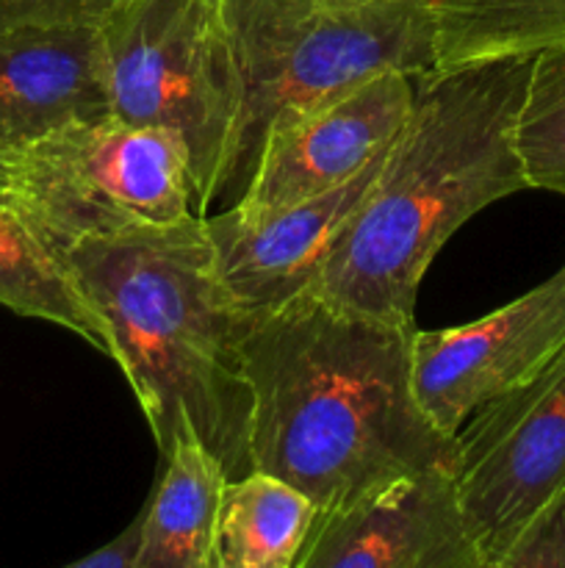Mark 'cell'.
<instances>
[{
    "mask_svg": "<svg viewBox=\"0 0 565 568\" xmlns=\"http://www.w3.org/2000/svg\"><path fill=\"white\" fill-rule=\"evenodd\" d=\"M413 331L308 292L247 322L253 466L308 494L316 519L410 471L452 466L454 438L410 383Z\"/></svg>",
    "mask_w": 565,
    "mask_h": 568,
    "instance_id": "cell-1",
    "label": "cell"
},
{
    "mask_svg": "<svg viewBox=\"0 0 565 568\" xmlns=\"http://www.w3.org/2000/svg\"><path fill=\"white\" fill-rule=\"evenodd\" d=\"M532 55L415 78L408 125L388 150L308 294L399 327L443 244L487 205L530 189L515 125Z\"/></svg>",
    "mask_w": 565,
    "mask_h": 568,
    "instance_id": "cell-2",
    "label": "cell"
},
{
    "mask_svg": "<svg viewBox=\"0 0 565 568\" xmlns=\"http://www.w3.org/2000/svg\"><path fill=\"white\" fill-rule=\"evenodd\" d=\"M61 261L131 383L161 458L192 430L227 480L249 475L253 388L242 355L249 320L216 275L203 216L81 239Z\"/></svg>",
    "mask_w": 565,
    "mask_h": 568,
    "instance_id": "cell-3",
    "label": "cell"
},
{
    "mask_svg": "<svg viewBox=\"0 0 565 568\" xmlns=\"http://www.w3.org/2000/svg\"><path fill=\"white\" fill-rule=\"evenodd\" d=\"M244 81L236 166L222 203H236L280 116L386 70H435L430 0H219Z\"/></svg>",
    "mask_w": 565,
    "mask_h": 568,
    "instance_id": "cell-4",
    "label": "cell"
},
{
    "mask_svg": "<svg viewBox=\"0 0 565 568\" xmlns=\"http://www.w3.org/2000/svg\"><path fill=\"white\" fill-rule=\"evenodd\" d=\"M111 114L186 144L197 216L225 200L244 81L219 0H120L97 22Z\"/></svg>",
    "mask_w": 565,
    "mask_h": 568,
    "instance_id": "cell-5",
    "label": "cell"
},
{
    "mask_svg": "<svg viewBox=\"0 0 565 568\" xmlns=\"http://www.w3.org/2000/svg\"><path fill=\"white\" fill-rule=\"evenodd\" d=\"M0 189L59 258L81 239L197 216L186 144L114 114L0 150Z\"/></svg>",
    "mask_w": 565,
    "mask_h": 568,
    "instance_id": "cell-6",
    "label": "cell"
},
{
    "mask_svg": "<svg viewBox=\"0 0 565 568\" xmlns=\"http://www.w3.org/2000/svg\"><path fill=\"white\" fill-rule=\"evenodd\" d=\"M452 471L482 564L496 568L535 510L565 488V347L460 427Z\"/></svg>",
    "mask_w": 565,
    "mask_h": 568,
    "instance_id": "cell-7",
    "label": "cell"
},
{
    "mask_svg": "<svg viewBox=\"0 0 565 568\" xmlns=\"http://www.w3.org/2000/svg\"><path fill=\"white\" fill-rule=\"evenodd\" d=\"M565 347V270L504 308L441 331H413L410 383L446 438L493 399L541 375Z\"/></svg>",
    "mask_w": 565,
    "mask_h": 568,
    "instance_id": "cell-8",
    "label": "cell"
},
{
    "mask_svg": "<svg viewBox=\"0 0 565 568\" xmlns=\"http://www.w3.org/2000/svg\"><path fill=\"white\" fill-rule=\"evenodd\" d=\"M419 75L386 70L319 103L280 116L236 203L277 209L336 189L386 153L408 125Z\"/></svg>",
    "mask_w": 565,
    "mask_h": 568,
    "instance_id": "cell-9",
    "label": "cell"
},
{
    "mask_svg": "<svg viewBox=\"0 0 565 568\" xmlns=\"http://www.w3.org/2000/svg\"><path fill=\"white\" fill-rule=\"evenodd\" d=\"M388 150L347 183L299 203L277 209L225 205L216 214L203 216L216 275L247 320L271 314L314 286Z\"/></svg>",
    "mask_w": 565,
    "mask_h": 568,
    "instance_id": "cell-10",
    "label": "cell"
},
{
    "mask_svg": "<svg viewBox=\"0 0 565 568\" xmlns=\"http://www.w3.org/2000/svg\"><path fill=\"white\" fill-rule=\"evenodd\" d=\"M297 568H485L452 466H427L316 519Z\"/></svg>",
    "mask_w": 565,
    "mask_h": 568,
    "instance_id": "cell-11",
    "label": "cell"
},
{
    "mask_svg": "<svg viewBox=\"0 0 565 568\" xmlns=\"http://www.w3.org/2000/svg\"><path fill=\"white\" fill-rule=\"evenodd\" d=\"M109 114L97 22L0 28V150Z\"/></svg>",
    "mask_w": 565,
    "mask_h": 568,
    "instance_id": "cell-12",
    "label": "cell"
},
{
    "mask_svg": "<svg viewBox=\"0 0 565 568\" xmlns=\"http://www.w3.org/2000/svg\"><path fill=\"white\" fill-rule=\"evenodd\" d=\"M164 460V475L144 503L136 568H219L216 521L227 475L216 455L181 433Z\"/></svg>",
    "mask_w": 565,
    "mask_h": 568,
    "instance_id": "cell-13",
    "label": "cell"
},
{
    "mask_svg": "<svg viewBox=\"0 0 565 568\" xmlns=\"http://www.w3.org/2000/svg\"><path fill=\"white\" fill-rule=\"evenodd\" d=\"M316 516L308 494L269 471L227 480L216 521L219 568H297Z\"/></svg>",
    "mask_w": 565,
    "mask_h": 568,
    "instance_id": "cell-14",
    "label": "cell"
},
{
    "mask_svg": "<svg viewBox=\"0 0 565 568\" xmlns=\"http://www.w3.org/2000/svg\"><path fill=\"white\" fill-rule=\"evenodd\" d=\"M435 70L535 55L565 42V0H430Z\"/></svg>",
    "mask_w": 565,
    "mask_h": 568,
    "instance_id": "cell-15",
    "label": "cell"
},
{
    "mask_svg": "<svg viewBox=\"0 0 565 568\" xmlns=\"http://www.w3.org/2000/svg\"><path fill=\"white\" fill-rule=\"evenodd\" d=\"M0 305L20 316L72 331L109 355L103 331L78 294L64 261L33 231L0 189Z\"/></svg>",
    "mask_w": 565,
    "mask_h": 568,
    "instance_id": "cell-16",
    "label": "cell"
},
{
    "mask_svg": "<svg viewBox=\"0 0 565 568\" xmlns=\"http://www.w3.org/2000/svg\"><path fill=\"white\" fill-rule=\"evenodd\" d=\"M515 144L530 189L565 197V42L532 55Z\"/></svg>",
    "mask_w": 565,
    "mask_h": 568,
    "instance_id": "cell-17",
    "label": "cell"
},
{
    "mask_svg": "<svg viewBox=\"0 0 565 568\" xmlns=\"http://www.w3.org/2000/svg\"><path fill=\"white\" fill-rule=\"evenodd\" d=\"M496 568H565V488L535 510Z\"/></svg>",
    "mask_w": 565,
    "mask_h": 568,
    "instance_id": "cell-18",
    "label": "cell"
},
{
    "mask_svg": "<svg viewBox=\"0 0 565 568\" xmlns=\"http://www.w3.org/2000/svg\"><path fill=\"white\" fill-rule=\"evenodd\" d=\"M120 0H0V28L100 22Z\"/></svg>",
    "mask_w": 565,
    "mask_h": 568,
    "instance_id": "cell-19",
    "label": "cell"
},
{
    "mask_svg": "<svg viewBox=\"0 0 565 568\" xmlns=\"http://www.w3.org/2000/svg\"><path fill=\"white\" fill-rule=\"evenodd\" d=\"M142 530H144V508L138 510L136 519L125 527L116 538L97 547L94 552L83 555L75 560L72 568H136L138 549H142Z\"/></svg>",
    "mask_w": 565,
    "mask_h": 568,
    "instance_id": "cell-20",
    "label": "cell"
},
{
    "mask_svg": "<svg viewBox=\"0 0 565 568\" xmlns=\"http://www.w3.org/2000/svg\"><path fill=\"white\" fill-rule=\"evenodd\" d=\"M355 3H391V0H355Z\"/></svg>",
    "mask_w": 565,
    "mask_h": 568,
    "instance_id": "cell-21",
    "label": "cell"
}]
</instances>
